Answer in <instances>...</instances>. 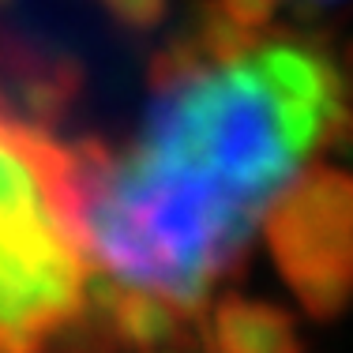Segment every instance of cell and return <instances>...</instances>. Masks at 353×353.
Instances as JSON below:
<instances>
[{
	"label": "cell",
	"instance_id": "cell-2",
	"mask_svg": "<svg viewBox=\"0 0 353 353\" xmlns=\"http://www.w3.org/2000/svg\"><path fill=\"white\" fill-rule=\"evenodd\" d=\"M128 154L248 225L263 222L297 173L279 117L245 61L154 79V102Z\"/></svg>",
	"mask_w": 353,
	"mask_h": 353
},
{
	"label": "cell",
	"instance_id": "cell-5",
	"mask_svg": "<svg viewBox=\"0 0 353 353\" xmlns=\"http://www.w3.org/2000/svg\"><path fill=\"white\" fill-rule=\"evenodd\" d=\"M196 319L203 353H305L297 319L263 297L222 293Z\"/></svg>",
	"mask_w": 353,
	"mask_h": 353
},
{
	"label": "cell",
	"instance_id": "cell-6",
	"mask_svg": "<svg viewBox=\"0 0 353 353\" xmlns=\"http://www.w3.org/2000/svg\"><path fill=\"white\" fill-rule=\"evenodd\" d=\"M207 4L252 41L267 34V27L274 23V12H279V0H207Z\"/></svg>",
	"mask_w": 353,
	"mask_h": 353
},
{
	"label": "cell",
	"instance_id": "cell-1",
	"mask_svg": "<svg viewBox=\"0 0 353 353\" xmlns=\"http://www.w3.org/2000/svg\"><path fill=\"white\" fill-rule=\"evenodd\" d=\"M83 154L0 109V353H57L94 316Z\"/></svg>",
	"mask_w": 353,
	"mask_h": 353
},
{
	"label": "cell",
	"instance_id": "cell-4",
	"mask_svg": "<svg viewBox=\"0 0 353 353\" xmlns=\"http://www.w3.org/2000/svg\"><path fill=\"white\" fill-rule=\"evenodd\" d=\"M279 117L293 162H305L331 143L353 139V94L331 46L305 34H263L245 57Z\"/></svg>",
	"mask_w": 353,
	"mask_h": 353
},
{
	"label": "cell",
	"instance_id": "cell-7",
	"mask_svg": "<svg viewBox=\"0 0 353 353\" xmlns=\"http://www.w3.org/2000/svg\"><path fill=\"white\" fill-rule=\"evenodd\" d=\"M124 30H136V34H147L170 12V0H98Z\"/></svg>",
	"mask_w": 353,
	"mask_h": 353
},
{
	"label": "cell",
	"instance_id": "cell-3",
	"mask_svg": "<svg viewBox=\"0 0 353 353\" xmlns=\"http://www.w3.org/2000/svg\"><path fill=\"white\" fill-rule=\"evenodd\" d=\"M271 263L301 305L327 323L353 305V173L308 162L263 214Z\"/></svg>",
	"mask_w": 353,
	"mask_h": 353
}]
</instances>
